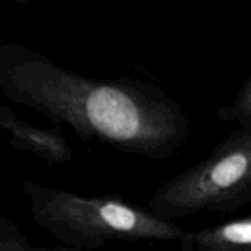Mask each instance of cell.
<instances>
[{"label": "cell", "mask_w": 251, "mask_h": 251, "mask_svg": "<svg viewBox=\"0 0 251 251\" xmlns=\"http://www.w3.org/2000/svg\"><path fill=\"white\" fill-rule=\"evenodd\" d=\"M217 117L222 122L237 123L238 127L251 131V76L245 78L232 104L217 110Z\"/></svg>", "instance_id": "cell-6"}, {"label": "cell", "mask_w": 251, "mask_h": 251, "mask_svg": "<svg viewBox=\"0 0 251 251\" xmlns=\"http://www.w3.org/2000/svg\"><path fill=\"white\" fill-rule=\"evenodd\" d=\"M31 250L32 251H97V250H76V249H70V248H65V247L46 248V247H36V245H32Z\"/></svg>", "instance_id": "cell-8"}, {"label": "cell", "mask_w": 251, "mask_h": 251, "mask_svg": "<svg viewBox=\"0 0 251 251\" xmlns=\"http://www.w3.org/2000/svg\"><path fill=\"white\" fill-rule=\"evenodd\" d=\"M0 90L81 141L142 158H172L190 135L183 105L159 86L127 76L87 77L14 42L0 43Z\"/></svg>", "instance_id": "cell-1"}, {"label": "cell", "mask_w": 251, "mask_h": 251, "mask_svg": "<svg viewBox=\"0 0 251 251\" xmlns=\"http://www.w3.org/2000/svg\"><path fill=\"white\" fill-rule=\"evenodd\" d=\"M32 220L61 247L96 250L113 242H179L185 230L118 194L83 196L26 180Z\"/></svg>", "instance_id": "cell-2"}, {"label": "cell", "mask_w": 251, "mask_h": 251, "mask_svg": "<svg viewBox=\"0 0 251 251\" xmlns=\"http://www.w3.org/2000/svg\"><path fill=\"white\" fill-rule=\"evenodd\" d=\"M181 251H251V217L191 230L179 240Z\"/></svg>", "instance_id": "cell-5"}, {"label": "cell", "mask_w": 251, "mask_h": 251, "mask_svg": "<svg viewBox=\"0 0 251 251\" xmlns=\"http://www.w3.org/2000/svg\"><path fill=\"white\" fill-rule=\"evenodd\" d=\"M31 247L19 226L0 212V251H32Z\"/></svg>", "instance_id": "cell-7"}, {"label": "cell", "mask_w": 251, "mask_h": 251, "mask_svg": "<svg viewBox=\"0 0 251 251\" xmlns=\"http://www.w3.org/2000/svg\"><path fill=\"white\" fill-rule=\"evenodd\" d=\"M251 202V131L237 127L212 153L151 195L147 208L171 221L196 213L235 212Z\"/></svg>", "instance_id": "cell-3"}, {"label": "cell", "mask_w": 251, "mask_h": 251, "mask_svg": "<svg viewBox=\"0 0 251 251\" xmlns=\"http://www.w3.org/2000/svg\"><path fill=\"white\" fill-rule=\"evenodd\" d=\"M0 131L9 134L14 149L34 154L48 166L69 163L74 159L73 150L64 136L61 126L51 129L34 126L21 120L9 107L0 104Z\"/></svg>", "instance_id": "cell-4"}]
</instances>
